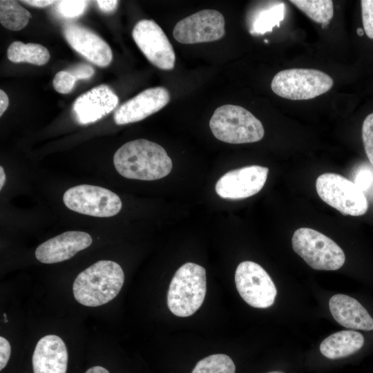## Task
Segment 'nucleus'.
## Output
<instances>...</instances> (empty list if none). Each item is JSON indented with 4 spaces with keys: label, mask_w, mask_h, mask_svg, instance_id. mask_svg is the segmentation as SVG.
I'll list each match as a JSON object with an SVG mask.
<instances>
[{
    "label": "nucleus",
    "mask_w": 373,
    "mask_h": 373,
    "mask_svg": "<svg viewBox=\"0 0 373 373\" xmlns=\"http://www.w3.org/2000/svg\"><path fill=\"white\" fill-rule=\"evenodd\" d=\"M209 126L219 140L230 144H245L260 141L265 135L261 122L246 108L232 104L216 109Z\"/></svg>",
    "instance_id": "4"
},
{
    "label": "nucleus",
    "mask_w": 373,
    "mask_h": 373,
    "mask_svg": "<svg viewBox=\"0 0 373 373\" xmlns=\"http://www.w3.org/2000/svg\"><path fill=\"white\" fill-rule=\"evenodd\" d=\"M236 289L242 299L256 308L271 306L277 294L276 286L267 272L252 261L240 262L235 272Z\"/></svg>",
    "instance_id": "9"
},
{
    "label": "nucleus",
    "mask_w": 373,
    "mask_h": 373,
    "mask_svg": "<svg viewBox=\"0 0 373 373\" xmlns=\"http://www.w3.org/2000/svg\"><path fill=\"white\" fill-rule=\"evenodd\" d=\"M294 251L312 269L334 271L345 263L342 249L331 238L316 230L302 227L291 238Z\"/></svg>",
    "instance_id": "5"
},
{
    "label": "nucleus",
    "mask_w": 373,
    "mask_h": 373,
    "mask_svg": "<svg viewBox=\"0 0 373 373\" xmlns=\"http://www.w3.org/2000/svg\"><path fill=\"white\" fill-rule=\"evenodd\" d=\"M63 202L69 209L90 216L108 218L117 214L122 206L119 197L106 188L80 184L64 193Z\"/></svg>",
    "instance_id": "8"
},
{
    "label": "nucleus",
    "mask_w": 373,
    "mask_h": 373,
    "mask_svg": "<svg viewBox=\"0 0 373 373\" xmlns=\"http://www.w3.org/2000/svg\"><path fill=\"white\" fill-rule=\"evenodd\" d=\"M233 360L224 354L209 355L200 360L191 373H235Z\"/></svg>",
    "instance_id": "24"
},
{
    "label": "nucleus",
    "mask_w": 373,
    "mask_h": 373,
    "mask_svg": "<svg viewBox=\"0 0 373 373\" xmlns=\"http://www.w3.org/2000/svg\"><path fill=\"white\" fill-rule=\"evenodd\" d=\"M316 189L321 200L343 215L359 216L367 211L368 202L363 190L341 175H320L316 181Z\"/></svg>",
    "instance_id": "7"
},
{
    "label": "nucleus",
    "mask_w": 373,
    "mask_h": 373,
    "mask_svg": "<svg viewBox=\"0 0 373 373\" xmlns=\"http://www.w3.org/2000/svg\"><path fill=\"white\" fill-rule=\"evenodd\" d=\"M362 137L366 155L373 166V113L363 121Z\"/></svg>",
    "instance_id": "26"
},
{
    "label": "nucleus",
    "mask_w": 373,
    "mask_h": 373,
    "mask_svg": "<svg viewBox=\"0 0 373 373\" xmlns=\"http://www.w3.org/2000/svg\"><path fill=\"white\" fill-rule=\"evenodd\" d=\"M267 373H284L281 371H271V372H267Z\"/></svg>",
    "instance_id": "38"
},
{
    "label": "nucleus",
    "mask_w": 373,
    "mask_h": 373,
    "mask_svg": "<svg viewBox=\"0 0 373 373\" xmlns=\"http://www.w3.org/2000/svg\"><path fill=\"white\" fill-rule=\"evenodd\" d=\"M224 18L220 12L206 9L179 21L174 27L173 35L181 44L213 41L224 36Z\"/></svg>",
    "instance_id": "11"
},
{
    "label": "nucleus",
    "mask_w": 373,
    "mask_h": 373,
    "mask_svg": "<svg viewBox=\"0 0 373 373\" xmlns=\"http://www.w3.org/2000/svg\"><path fill=\"white\" fill-rule=\"evenodd\" d=\"M124 282V274L118 263L101 260L77 276L73 284V296L82 305L98 307L114 299Z\"/></svg>",
    "instance_id": "2"
},
{
    "label": "nucleus",
    "mask_w": 373,
    "mask_h": 373,
    "mask_svg": "<svg viewBox=\"0 0 373 373\" xmlns=\"http://www.w3.org/2000/svg\"><path fill=\"white\" fill-rule=\"evenodd\" d=\"M63 34L68 44L91 63L106 67L113 59L108 44L99 36L76 23H67L63 27Z\"/></svg>",
    "instance_id": "14"
},
{
    "label": "nucleus",
    "mask_w": 373,
    "mask_h": 373,
    "mask_svg": "<svg viewBox=\"0 0 373 373\" xmlns=\"http://www.w3.org/2000/svg\"><path fill=\"white\" fill-rule=\"evenodd\" d=\"M11 354L9 341L3 336H0V370L7 365Z\"/></svg>",
    "instance_id": "30"
},
{
    "label": "nucleus",
    "mask_w": 373,
    "mask_h": 373,
    "mask_svg": "<svg viewBox=\"0 0 373 373\" xmlns=\"http://www.w3.org/2000/svg\"><path fill=\"white\" fill-rule=\"evenodd\" d=\"M118 97L107 85H99L79 96L73 105L75 120L82 125L94 123L113 111Z\"/></svg>",
    "instance_id": "15"
},
{
    "label": "nucleus",
    "mask_w": 373,
    "mask_h": 373,
    "mask_svg": "<svg viewBox=\"0 0 373 373\" xmlns=\"http://www.w3.org/2000/svg\"><path fill=\"white\" fill-rule=\"evenodd\" d=\"M133 38L147 59L162 70L175 66L173 46L162 29L154 21L142 19L133 28Z\"/></svg>",
    "instance_id": "10"
},
{
    "label": "nucleus",
    "mask_w": 373,
    "mask_h": 373,
    "mask_svg": "<svg viewBox=\"0 0 373 373\" xmlns=\"http://www.w3.org/2000/svg\"><path fill=\"white\" fill-rule=\"evenodd\" d=\"M267 167L251 165L229 171L217 181L215 190L224 199L240 200L258 193L264 186Z\"/></svg>",
    "instance_id": "12"
},
{
    "label": "nucleus",
    "mask_w": 373,
    "mask_h": 373,
    "mask_svg": "<svg viewBox=\"0 0 373 373\" xmlns=\"http://www.w3.org/2000/svg\"><path fill=\"white\" fill-rule=\"evenodd\" d=\"M6 182V173L2 166H0V190L2 189Z\"/></svg>",
    "instance_id": "36"
},
{
    "label": "nucleus",
    "mask_w": 373,
    "mask_h": 373,
    "mask_svg": "<svg viewBox=\"0 0 373 373\" xmlns=\"http://www.w3.org/2000/svg\"><path fill=\"white\" fill-rule=\"evenodd\" d=\"M88 1L82 0H64L57 1L56 11L65 18H74L82 15Z\"/></svg>",
    "instance_id": "25"
},
{
    "label": "nucleus",
    "mask_w": 373,
    "mask_h": 373,
    "mask_svg": "<svg viewBox=\"0 0 373 373\" xmlns=\"http://www.w3.org/2000/svg\"><path fill=\"white\" fill-rule=\"evenodd\" d=\"M21 2H23L28 5H30L34 7L44 8L50 4H52L53 3L56 1H48V0H26V1H21Z\"/></svg>",
    "instance_id": "33"
},
{
    "label": "nucleus",
    "mask_w": 373,
    "mask_h": 373,
    "mask_svg": "<svg viewBox=\"0 0 373 373\" xmlns=\"http://www.w3.org/2000/svg\"><path fill=\"white\" fill-rule=\"evenodd\" d=\"M290 2L316 23L327 25L334 15L330 0H292Z\"/></svg>",
    "instance_id": "22"
},
{
    "label": "nucleus",
    "mask_w": 373,
    "mask_h": 373,
    "mask_svg": "<svg viewBox=\"0 0 373 373\" xmlns=\"http://www.w3.org/2000/svg\"><path fill=\"white\" fill-rule=\"evenodd\" d=\"M364 342L361 333L343 330L325 338L320 345V351L329 359H338L354 354L363 346Z\"/></svg>",
    "instance_id": "19"
},
{
    "label": "nucleus",
    "mask_w": 373,
    "mask_h": 373,
    "mask_svg": "<svg viewBox=\"0 0 373 373\" xmlns=\"http://www.w3.org/2000/svg\"><path fill=\"white\" fill-rule=\"evenodd\" d=\"M67 347L59 336L48 334L36 344L32 356L33 373H66Z\"/></svg>",
    "instance_id": "17"
},
{
    "label": "nucleus",
    "mask_w": 373,
    "mask_h": 373,
    "mask_svg": "<svg viewBox=\"0 0 373 373\" xmlns=\"http://www.w3.org/2000/svg\"><path fill=\"white\" fill-rule=\"evenodd\" d=\"M96 3L99 8L105 13L113 12L118 5V1L116 0H97Z\"/></svg>",
    "instance_id": "31"
},
{
    "label": "nucleus",
    "mask_w": 373,
    "mask_h": 373,
    "mask_svg": "<svg viewBox=\"0 0 373 373\" xmlns=\"http://www.w3.org/2000/svg\"><path fill=\"white\" fill-rule=\"evenodd\" d=\"M364 33V30H362L361 28H358L357 29V34L359 35V36H362Z\"/></svg>",
    "instance_id": "37"
},
{
    "label": "nucleus",
    "mask_w": 373,
    "mask_h": 373,
    "mask_svg": "<svg viewBox=\"0 0 373 373\" xmlns=\"http://www.w3.org/2000/svg\"><path fill=\"white\" fill-rule=\"evenodd\" d=\"M66 70L75 77L76 81L79 79H88L94 74L93 68L86 64L76 65Z\"/></svg>",
    "instance_id": "29"
},
{
    "label": "nucleus",
    "mask_w": 373,
    "mask_h": 373,
    "mask_svg": "<svg viewBox=\"0 0 373 373\" xmlns=\"http://www.w3.org/2000/svg\"><path fill=\"white\" fill-rule=\"evenodd\" d=\"M372 175L368 171H363L358 175L356 178V183H355L362 190L367 189L371 182Z\"/></svg>",
    "instance_id": "32"
},
{
    "label": "nucleus",
    "mask_w": 373,
    "mask_h": 373,
    "mask_svg": "<svg viewBox=\"0 0 373 373\" xmlns=\"http://www.w3.org/2000/svg\"><path fill=\"white\" fill-rule=\"evenodd\" d=\"M207 291L205 269L193 262L182 265L171 279L167 293V305L175 316L187 317L202 305Z\"/></svg>",
    "instance_id": "3"
},
{
    "label": "nucleus",
    "mask_w": 373,
    "mask_h": 373,
    "mask_svg": "<svg viewBox=\"0 0 373 373\" xmlns=\"http://www.w3.org/2000/svg\"><path fill=\"white\" fill-rule=\"evenodd\" d=\"M361 4L364 31L373 39V0H362Z\"/></svg>",
    "instance_id": "28"
},
{
    "label": "nucleus",
    "mask_w": 373,
    "mask_h": 373,
    "mask_svg": "<svg viewBox=\"0 0 373 373\" xmlns=\"http://www.w3.org/2000/svg\"><path fill=\"white\" fill-rule=\"evenodd\" d=\"M7 56L14 63L27 62L34 65L46 64L50 59L48 50L38 44H23L16 41L12 42L7 50Z\"/></svg>",
    "instance_id": "20"
},
{
    "label": "nucleus",
    "mask_w": 373,
    "mask_h": 373,
    "mask_svg": "<svg viewBox=\"0 0 373 373\" xmlns=\"http://www.w3.org/2000/svg\"><path fill=\"white\" fill-rule=\"evenodd\" d=\"M76 79L66 70L58 72L52 81V85L56 91L61 94H67L75 87Z\"/></svg>",
    "instance_id": "27"
},
{
    "label": "nucleus",
    "mask_w": 373,
    "mask_h": 373,
    "mask_svg": "<svg viewBox=\"0 0 373 373\" xmlns=\"http://www.w3.org/2000/svg\"><path fill=\"white\" fill-rule=\"evenodd\" d=\"M91 236L84 231H68L47 240L35 250L37 260L52 264L68 260L92 244Z\"/></svg>",
    "instance_id": "16"
},
{
    "label": "nucleus",
    "mask_w": 373,
    "mask_h": 373,
    "mask_svg": "<svg viewBox=\"0 0 373 373\" xmlns=\"http://www.w3.org/2000/svg\"><path fill=\"white\" fill-rule=\"evenodd\" d=\"M333 84L332 78L321 70L291 68L276 73L271 81V88L281 97L305 100L325 93Z\"/></svg>",
    "instance_id": "6"
},
{
    "label": "nucleus",
    "mask_w": 373,
    "mask_h": 373,
    "mask_svg": "<svg viewBox=\"0 0 373 373\" xmlns=\"http://www.w3.org/2000/svg\"><path fill=\"white\" fill-rule=\"evenodd\" d=\"M85 373H110L108 370L106 368L99 366L95 365L93 366L86 371Z\"/></svg>",
    "instance_id": "35"
},
{
    "label": "nucleus",
    "mask_w": 373,
    "mask_h": 373,
    "mask_svg": "<svg viewBox=\"0 0 373 373\" xmlns=\"http://www.w3.org/2000/svg\"><path fill=\"white\" fill-rule=\"evenodd\" d=\"M31 18L30 13L16 1H0V22L7 29H23Z\"/></svg>",
    "instance_id": "21"
},
{
    "label": "nucleus",
    "mask_w": 373,
    "mask_h": 373,
    "mask_svg": "<svg viewBox=\"0 0 373 373\" xmlns=\"http://www.w3.org/2000/svg\"><path fill=\"white\" fill-rule=\"evenodd\" d=\"M169 101L170 93L165 88L146 89L122 104L114 113V121L117 125L141 121L164 108Z\"/></svg>",
    "instance_id": "13"
},
{
    "label": "nucleus",
    "mask_w": 373,
    "mask_h": 373,
    "mask_svg": "<svg viewBox=\"0 0 373 373\" xmlns=\"http://www.w3.org/2000/svg\"><path fill=\"white\" fill-rule=\"evenodd\" d=\"M284 4L279 3L261 11L254 20L250 33L262 35L272 31L274 26H279L284 18Z\"/></svg>",
    "instance_id": "23"
},
{
    "label": "nucleus",
    "mask_w": 373,
    "mask_h": 373,
    "mask_svg": "<svg viewBox=\"0 0 373 373\" xmlns=\"http://www.w3.org/2000/svg\"><path fill=\"white\" fill-rule=\"evenodd\" d=\"M330 312L341 325L353 329L373 330V318L355 298L345 294H336L329 301Z\"/></svg>",
    "instance_id": "18"
},
{
    "label": "nucleus",
    "mask_w": 373,
    "mask_h": 373,
    "mask_svg": "<svg viewBox=\"0 0 373 373\" xmlns=\"http://www.w3.org/2000/svg\"><path fill=\"white\" fill-rule=\"evenodd\" d=\"M113 164L119 175L140 180H155L170 173L172 161L158 144L144 139L128 142L114 154Z\"/></svg>",
    "instance_id": "1"
},
{
    "label": "nucleus",
    "mask_w": 373,
    "mask_h": 373,
    "mask_svg": "<svg viewBox=\"0 0 373 373\" xmlns=\"http://www.w3.org/2000/svg\"><path fill=\"white\" fill-rule=\"evenodd\" d=\"M9 105V99L7 94L0 90V116L6 111Z\"/></svg>",
    "instance_id": "34"
}]
</instances>
